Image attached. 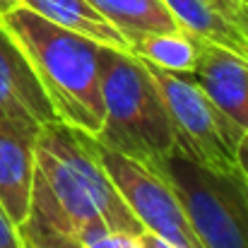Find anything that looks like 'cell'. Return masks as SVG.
I'll list each match as a JSON object with an SVG mask.
<instances>
[{
  "instance_id": "obj_1",
  "label": "cell",
  "mask_w": 248,
  "mask_h": 248,
  "mask_svg": "<svg viewBox=\"0 0 248 248\" xmlns=\"http://www.w3.org/2000/svg\"><path fill=\"white\" fill-rule=\"evenodd\" d=\"M101 232H145L101 164L92 135L48 121L39 128L22 248H82Z\"/></svg>"
},
{
  "instance_id": "obj_2",
  "label": "cell",
  "mask_w": 248,
  "mask_h": 248,
  "mask_svg": "<svg viewBox=\"0 0 248 248\" xmlns=\"http://www.w3.org/2000/svg\"><path fill=\"white\" fill-rule=\"evenodd\" d=\"M2 24L31 63L58 121L94 138L104 123L101 44L48 22L24 5L5 12Z\"/></svg>"
},
{
  "instance_id": "obj_3",
  "label": "cell",
  "mask_w": 248,
  "mask_h": 248,
  "mask_svg": "<svg viewBox=\"0 0 248 248\" xmlns=\"http://www.w3.org/2000/svg\"><path fill=\"white\" fill-rule=\"evenodd\" d=\"M99 75L104 123L94 135L96 145L125 155L157 176L176 150L173 125L164 99L145 63L108 46H99Z\"/></svg>"
},
{
  "instance_id": "obj_4",
  "label": "cell",
  "mask_w": 248,
  "mask_h": 248,
  "mask_svg": "<svg viewBox=\"0 0 248 248\" xmlns=\"http://www.w3.org/2000/svg\"><path fill=\"white\" fill-rule=\"evenodd\" d=\"M162 178L176 193L202 248H248V181L239 166L207 169L173 150Z\"/></svg>"
},
{
  "instance_id": "obj_5",
  "label": "cell",
  "mask_w": 248,
  "mask_h": 248,
  "mask_svg": "<svg viewBox=\"0 0 248 248\" xmlns=\"http://www.w3.org/2000/svg\"><path fill=\"white\" fill-rule=\"evenodd\" d=\"M142 63L150 70L164 99V106L173 125L176 150L207 169L217 171L236 169L239 166L236 145L244 133L207 99V94L190 75L169 73L147 61Z\"/></svg>"
},
{
  "instance_id": "obj_6",
  "label": "cell",
  "mask_w": 248,
  "mask_h": 248,
  "mask_svg": "<svg viewBox=\"0 0 248 248\" xmlns=\"http://www.w3.org/2000/svg\"><path fill=\"white\" fill-rule=\"evenodd\" d=\"M96 150L106 173L111 176L113 186L118 188L145 232L162 236L176 248H202L176 193L162 176L125 155L106 150L101 145H96Z\"/></svg>"
},
{
  "instance_id": "obj_7",
  "label": "cell",
  "mask_w": 248,
  "mask_h": 248,
  "mask_svg": "<svg viewBox=\"0 0 248 248\" xmlns=\"http://www.w3.org/2000/svg\"><path fill=\"white\" fill-rule=\"evenodd\" d=\"M56 118L31 63L0 17V121H29L44 125Z\"/></svg>"
},
{
  "instance_id": "obj_8",
  "label": "cell",
  "mask_w": 248,
  "mask_h": 248,
  "mask_svg": "<svg viewBox=\"0 0 248 248\" xmlns=\"http://www.w3.org/2000/svg\"><path fill=\"white\" fill-rule=\"evenodd\" d=\"M190 78L200 84L207 99L241 130H248V58L200 41Z\"/></svg>"
},
{
  "instance_id": "obj_9",
  "label": "cell",
  "mask_w": 248,
  "mask_h": 248,
  "mask_svg": "<svg viewBox=\"0 0 248 248\" xmlns=\"http://www.w3.org/2000/svg\"><path fill=\"white\" fill-rule=\"evenodd\" d=\"M39 128L29 121H0V207L15 227L29 210Z\"/></svg>"
},
{
  "instance_id": "obj_10",
  "label": "cell",
  "mask_w": 248,
  "mask_h": 248,
  "mask_svg": "<svg viewBox=\"0 0 248 248\" xmlns=\"http://www.w3.org/2000/svg\"><path fill=\"white\" fill-rule=\"evenodd\" d=\"M19 5L34 10L36 15L46 17L48 22L68 31L82 34L101 46L128 51V41L123 39V34L89 0H19Z\"/></svg>"
},
{
  "instance_id": "obj_11",
  "label": "cell",
  "mask_w": 248,
  "mask_h": 248,
  "mask_svg": "<svg viewBox=\"0 0 248 248\" xmlns=\"http://www.w3.org/2000/svg\"><path fill=\"white\" fill-rule=\"evenodd\" d=\"M162 2L173 15L178 27L193 39L224 46L248 58V39L244 36V31L224 15H219L207 0H162Z\"/></svg>"
},
{
  "instance_id": "obj_12",
  "label": "cell",
  "mask_w": 248,
  "mask_h": 248,
  "mask_svg": "<svg viewBox=\"0 0 248 248\" xmlns=\"http://www.w3.org/2000/svg\"><path fill=\"white\" fill-rule=\"evenodd\" d=\"M89 2L123 34V39L128 41V51L130 44H135L142 36L181 29L162 0H89Z\"/></svg>"
},
{
  "instance_id": "obj_13",
  "label": "cell",
  "mask_w": 248,
  "mask_h": 248,
  "mask_svg": "<svg viewBox=\"0 0 248 248\" xmlns=\"http://www.w3.org/2000/svg\"><path fill=\"white\" fill-rule=\"evenodd\" d=\"M198 48H200V41L178 29V31H162V34L142 36L135 44H130L128 53H133L157 68H164L169 73L190 75L195 68Z\"/></svg>"
},
{
  "instance_id": "obj_14",
  "label": "cell",
  "mask_w": 248,
  "mask_h": 248,
  "mask_svg": "<svg viewBox=\"0 0 248 248\" xmlns=\"http://www.w3.org/2000/svg\"><path fill=\"white\" fill-rule=\"evenodd\" d=\"M82 248H142L138 234L130 232H101L92 236Z\"/></svg>"
},
{
  "instance_id": "obj_15",
  "label": "cell",
  "mask_w": 248,
  "mask_h": 248,
  "mask_svg": "<svg viewBox=\"0 0 248 248\" xmlns=\"http://www.w3.org/2000/svg\"><path fill=\"white\" fill-rule=\"evenodd\" d=\"M219 15H224L229 22H234L236 27H239V19L244 17V10H246V5H244V0H207Z\"/></svg>"
},
{
  "instance_id": "obj_16",
  "label": "cell",
  "mask_w": 248,
  "mask_h": 248,
  "mask_svg": "<svg viewBox=\"0 0 248 248\" xmlns=\"http://www.w3.org/2000/svg\"><path fill=\"white\" fill-rule=\"evenodd\" d=\"M0 248H22L17 227L10 222V217L5 215L2 207H0Z\"/></svg>"
},
{
  "instance_id": "obj_17",
  "label": "cell",
  "mask_w": 248,
  "mask_h": 248,
  "mask_svg": "<svg viewBox=\"0 0 248 248\" xmlns=\"http://www.w3.org/2000/svg\"><path fill=\"white\" fill-rule=\"evenodd\" d=\"M138 239H140V246L142 248H176L173 244L164 241L162 236H157V234H152V232H140Z\"/></svg>"
},
{
  "instance_id": "obj_18",
  "label": "cell",
  "mask_w": 248,
  "mask_h": 248,
  "mask_svg": "<svg viewBox=\"0 0 248 248\" xmlns=\"http://www.w3.org/2000/svg\"><path fill=\"white\" fill-rule=\"evenodd\" d=\"M236 164L244 171V176H246V181H248V130L241 135V140L236 145Z\"/></svg>"
},
{
  "instance_id": "obj_19",
  "label": "cell",
  "mask_w": 248,
  "mask_h": 248,
  "mask_svg": "<svg viewBox=\"0 0 248 248\" xmlns=\"http://www.w3.org/2000/svg\"><path fill=\"white\" fill-rule=\"evenodd\" d=\"M17 5H19V0H0V17L5 12H10L12 7H17Z\"/></svg>"
},
{
  "instance_id": "obj_20",
  "label": "cell",
  "mask_w": 248,
  "mask_h": 248,
  "mask_svg": "<svg viewBox=\"0 0 248 248\" xmlns=\"http://www.w3.org/2000/svg\"><path fill=\"white\" fill-rule=\"evenodd\" d=\"M239 29L244 31V36L248 39V5H246V10H244V17L239 19Z\"/></svg>"
},
{
  "instance_id": "obj_21",
  "label": "cell",
  "mask_w": 248,
  "mask_h": 248,
  "mask_svg": "<svg viewBox=\"0 0 248 248\" xmlns=\"http://www.w3.org/2000/svg\"><path fill=\"white\" fill-rule=\"evenodd\" d=\"M244 5H248V0H244Z\"/></svg>"
}]
</instances>
